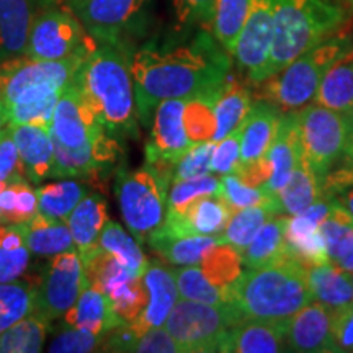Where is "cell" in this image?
<instances>
[{"instance_id": "6da1fadb", "label": "cell", "mask_w": 353, "mask_h": 353, "mask_svg": "<svg viewBox=\"0 0 353 353\" xmlns=\"http://www.w3.org/2000/svg\"><path fill=\"white\" fill-rule=\"evenodd\" d=\"M229 52L208 33L170 50L143 48L131 54L138 117L148 125L154 110L169 99L218 95L231 74Z\"/></svg>"}, {"instance_id": "7a4b0ae2", "label": "cell", "mask_w": 353, "mask_h": 353, "mask_svg": "<svg viewBox=\"0 0 353 353\" xmlns=\"http://www.w3.org/2000/svg\"><path fill=\"white\" fill-rule=\"evenodd\" d=\"M76 83L114 138L138 134V108L128 46L99 43L79 65Z\"/></svg>"}, {"instance_id": "3957f363", "label": "cell", "mask_w": 353, "mask_h": 353, "mask_svg": "<svg viewBox=\"0 0 353 353\" xmlns=\"http://www.w3.org/2000/svg\"><path fill=\"white\" fill-rule=\"evenodd\" d=\"M83 59L39 61L23 54L2 61L0 101L7 110L8 125L50 128L57 100Z\"/></svg>"}, {"instance_id": "277c9868", "label": "cell", "mask_w": 353, "mask_h": 353, "mask_svg": "<svg viewBox=\"0 0 353 353\" xmlns=\"http://www.w3.org/2000/svg\"><path fill=\"white\" fill-rule=\"evenodd\" d=\"M312 301L307 267L286 252L273 262L242 272L228 288L226 303L242 319L286 322Z\"/></svg>"}, {"instance_id": "5b68a950", "label": "cell", "mask_w": 353, "mask_h": 353, "mask_svg": "<svg viewBox=\"0 0 353 353\" xmlns=\"http://www.w3.org/2000/svg\"><path fill=\"white\" fill-rule=\"evenodd\" d=\"M272 3L273 44L265 79L324 43L345 17L341 7L327 0H272Z\"/></svg>"}, {"instance_id": "8992f818", "label": "cell", "mask_w": 353, "mask_h": 353, "mask_svg": "<svg viewBox=\"0 0 353 353\" xmlns=\"http://www.w3.org/2000/svg\"><path fill=\"white\" fill-rule=\"evenodd\" d=\"M350 46L347 38L335 37L311 48L280 72L260 82V100L270 101L281 112H294L304 107L316 97L327 69Z\"/></svg>"}, {"instance_id": "52a82bcc", "label": "cell", "mask_w": 353, "mask_h": 353, "mask_svg": "<svg viewBox=\"0 0 353 353\" xmlns=\"http://www.w3.org/2000/svg\"><path fill=\"white\" fill-rule=\"evenodd\" d=\"M170 183V175L148 162L138 170H118L114 192L123 221L138 242L148 241L149 234L164 221Z\"/></svg>"}, {"instance_id": "ba28073f", "label": "cell", "mask_w": 353, "mask_h": 353, "mask_svg": "<svg viewBox=\"0 0 353 353\" xmlns=\"http://www.w3.org/2000/svg\"><path fill=\"white\" fill-rule=\"evenodd\" d=\"M242 321L229 303L206 304L179 298L164 327L183 353L219 352L221 343L234 324Z\"/></svg>"}, {"instance_id": "9c48e42d", "label": "cell", "mask_w": 353, "mask_h": 353, "mask_svg": "<svg viewBox=\"0 0 353 353\" xmlns=\"http://www.w3.org/2000/svg\"><path fill=\"white\" fill-rule=\"evenodd\" d=\"M97 44L69 8L50 6L34 17L25 56L39 61L83 59Z\"/></svg>"}, {"instance_id": "30bf717a", "label": "cell", "mask_w": 353, "mask_h": 353, "mask_svg": "<svg viewBox=\"0 0 353 353\" xmlns=\"http://www.w3.org/2000/svg\"><path fill=\"white\" fill-rule=\"evenodd\" d=\"M85 286V268L77 249L57 254L44 265L37 283H32L33 312L50 322L59 319L77 303Z\"/></svg>"}, {"instance_id": "8fae6325", "label": "cell", "mask_w": 353, "mask_h": 353, "mask_svg": "<svg viewBox=\"0 0 353 353\" xmlns=\"http://www.w3.org/2000/svg\"><path fill=\"white\" fill-rule=\"evenodd\" d=\"M301 154L314 174L324 180L343 154L347 138V113L309 105L296 113Z\"/></svg>"}, {"instance_id": "7c38bea8", "label": "cell", "mask_w": 353, "mask_h": 353, "mask_svg": "<svg viewBox=\"0 0 353 353\" xmlns=\"http://www.w3.org/2000/svg\"><path fill=\"white\" fill-rule=\"evenodd\" d=\"M151 0H68V8L97 43L128 46L126 39L143 23Z\"/></svg>"}, {"instance_id": "4fadbf2b", "label": "cell", "mask_w": 353, "mask_h": 353, "mask_svg": "<svg viewBox=\"0 0 353 353\" xmlns=\"http://www.w3.org/2000/svg\"><path fill=\"white\" fill-rule=\"evenodd\" d=\"M183 99L161 101L154 110L151 141L145 145V162L162 174H175L176 162L193 144L183 125Z\"/></svg>"}, {"instance_id": "5bb4252c", "label": "cell", "mask_w": 353, "mask_h": 353, "mask_svg": "<svg viewBox=\"0 0 353 353\" xmlns=\"http://www.w3.org/2000/svg\"><path fill=\"white\" fill-rule=\"evenodd\" d=\"M50 131L56 144L79 151L88 148L107 130L72 81L57 100Z\"/></svg>"}, {"instance_id": "9a60e30c", "label": "cell", "mask_w": 353, "mask_h": 353, "mask_svg": "<svg viewBox=\"0 0 353 353\" xmlns=\"http://www.w3.org/2000/svg\"><path fill=\"white\" fill-rule=\"evenodd\" d=\"M273 44V3L272 0H252L249 15L242 26L234 48V57L250 82L265 81V69L270 59Z\"/></svg>"}, {"instance_id": "2e32d148", "label": "cell", "mask_w": 353, "mask_h": 353, "mask_svg": "<svg viewBox=\"0 0 353 353\" xmlns=\"http://www.w3.org/2000/svg\"><path fill=\"white\" fill-rule=\"evenodd\" d=\"M334 309L321 301L307 303L286 321L285 342L293 352H339L332 332Z\"/></svg>"}, {"instance_id": "e0dca14e", "label": "cell", "mask_w": 353, "mask_h": 353, "mask_svg": "<svg viewBox=\"0 0 353 353\" xmlns=\"http://www.w3.org/2000/svg\"><path fill=\"white\" fill-rule=\"evenodd\" d=\"M144 285L148 288V306L139 316V319L131 325L138 335H143L148 329L162 327L167 317L174 309L176 299L180 298L176 288L175 273L162 263H149L143 275Z\"/></svg>"}, {"instance_id": "ac0fdd59", "label": "cell", "mask_w": 353, "mask_h": 353, "mask_svg": "<svg viewBox=\"0 0 353 353\" xmlns=\"http://www.w3.org/2000/svg\"><path fill=\"white\" fill-rule=\"evenodd\" d=\"M19 148L26 180L32 183L54 179V144L50 128L38 125H8Z\"/></svg>"}, {"instance_id": "d6986e66", "label": "cell", "mask_w": 353, "mask_h": 353, "mask_svg": "<svg viewBox=\"0 0 353 353\" xmlns=\"http://www.w3.org/2000/svg\"><path fill=\"white\" fill-rule=\"evenodd\" d=\"M280 108L267 100L252 103L249 113L239 126L241 134V162L250 164L268 156L273 139H275L278 125H280Z\"/></svg>"}, {"instance_id": "ffe728a7", "label": "cell", "mask_w": 353, "mask_h": 353, "mask_svg": "<svg viewBox=\"0 0 353 353\" xmlns=\"http://www.w3.org/2000/svg\"><path fill=\"white\" fill-rule=\"evenodd\" d=\"M272 162V176L262 190L265 195L278 198V193L285 187L293 174L294 165L301 157V141H299V130L296 113L281 114L280 125L273 144L268 151Z\"/></svg>"}, {"instance_id": "44dd1931", "label": "cell", "mask_w": 353, "mask_h": 353, "mask_svg": "<svg viewBox=\"0 0 353 353\" xmlns=\"http://www.w3.org/2000/svg\"><path fill=\"white\" fill-rule=\"evenodd\" d=\"M286 322L242 319L234 324L221 343L219 352L229 353H275L285 342Z\"/></svg>"}, {"instance_id": "7402d4cb", "label": "cell", "mask_w": 353, "mask_h": 353, "mask_svg": "<svg viewBox=\"0 0 353 353\" xmlns=\"http://www.w3.org/2000/svg\"><path fill=\"white\" fill-rule=\"evenodd\" d=\"M37 0H0V63L25 54Z\"/></svg>"}, {"instance_id": "603a6c76", "label": "cell", "mask_w": 353, "mask_h": 353, "mask_svg": "<svg viewBox=\"0 0 353 353\" xmlns=\"http://www.w3.org/2000/svg\"><path fill=\"white\" fill-rule=\"evenodd\" d=\"M108 221L107 201L100 193H87L65 219L82 262L99 249L101 231Z\"/></svg>"}, {"instance_id": "cb8c5ba5", "label": "cell", "mask_w": 353, "mask_h": 353, "mask_svg": "<svg viewBox=\"0 0 353 353\" xmlns=\"http://www.w3.org/2000/svg\"><path fill=\"white\" fill-rule=\"evenodd\" d=\"M15 226L23 237L26 249L37 257L51 259L57 254L77 249L65 221L51 219L38 213L34 218Z\"/></svg>"}, {"instance_id": "d4e9b609", "label": "cell", "mask_w": 353, "mask_h": 353, "mask_svg": "<svg viewBox=\"0 0 353 353\" xmlns=\"http://www.w3.org/2000/svg\"><path fill=\"white\" fill-rule=\"evenodd\" d=\"M63 321L68 327H77L95 335H105L118 325H123L114 314L107 294L92 285L82 290L77 303L65 312Z\"/></svg>"}, {"instance_id": "484cf974", "label": "cell", "mask_w": 353, "mask_h": 353, "mask_svg": "<svg viewBox=\"0 0 353 353\" xmlns=\"http://www.w3.org/2000/svg\"><path fill=\"white\" fill-rule=\"evenodd\" d=\"M316 103L339 113L353 112V46L327 69L317 88Z\"/></svg>"}, {"instance_id": "4316f807", "label": "cell", "mask_w": 353, "mask_h": 353, "mask_svg": "<svg viewBox=\"0 0 353 353\" xmlns=\"http://www.w3.org/2000/svg\"><path fill=\"white\" fill-rule=\"evenodd\" d=\"M250 107H252V99H250L249 87L229 74L223 88H221L218 100H216L214 143L236 131L244 121Z\"/></svg>"}, {"instance_id": "83f0119b", "label": "cell", "mask_w": 353, "mask_h": 353, "mask_svg": "<svg viewBox=\"0 0 353 353\" xmlns=\"http://www.w3.org/2000/svg\"><path fill=\"white\" fill-rule=\"evenodd\" d=\"M307 285L312 299L325 306L339 309L353 301V285L350 273L332 262L307 268Z\"/></svg>"}, {"instance_id": "f1b7e54d", "label": "cell", "mask_w": 353, "mask_h": 353, "mask_svg": "<svg viewBox=\"0 0 353 353\" xmlns=\"http://www.w3.org/2000/svg\"><path fill=\"white\" fill-rule=\"evenodd\" d=\"M283 213L294 216L303 213L309 206L322 198V180L304 161L303 154L294 165L290 180L278 193Z\"/></svg>"}, {"instance_id": "f546056e", "label": "cell", "mask_w": 353, "mask_h": 353, "mask_svg": "<svg viewBox=\"0 0 353 353\" xmlns=\"http://www.w3.org/2000/svg\"><path fill=\"white\" fill-rule=\"evenodd\" d=\"M148 244L167 262L183 267L196 265L203 257L218 244V236H187V237H165L151 232Z\"/></svg>"}, {"instance_id": "4dcf8cb0", "label": "cell", "mask_w": 353, "mask_h": 353, "mask_svg": "<svg viewBox=\"0 0 353 353\" xmlns=\"http://www.w3.org/2000/svg\"><path fill=\"white\" fill-rule=\"evenodd\" d=\"M288 216H273L263 224L252 242L242 252V265L247 268H257L276 260L285 254V229Z\"/></svg>"}, {"instance_id": "1f68e13d", "label": "cell", "mask_w": 353, "mask_h": 353, "mask_svg": "<svg viewBox=\"0 0 353 353\" xmlns=\"http://www.w3.org/2000/svg\"><path fill=\"white\" fill-rule=\"evenodd\" d=\"M87 193L85 185L72 179L41 185L37 188L38 213L51 219L65 221Z\"/></svg>"}, {"instance_id": "d6a6232c", "label": "cell", "mask_w": 353, "mask_h": 353, "mask_svg": "<svg viewBox=\"0 0 353 353\" xmlns=\"http://www.w3.org/2000/svg\"><path fill=\"white\" fill-rule=\"evenodd\" d=\"M273 216H278V213L267 205L249 206L236 211L229 219L226 229L218 236V244H229L242 254L263 224Z\"/></svg>"}, {"instance_id": "836d02e7", "label": "cell", "mask_w": 353, "mask_h": 353, "mask_svg": "<svg viewBox=\"0 0 353 353\" xmlns=\"http://www.w3.org/2000/svg\"><path fill=\"white\" fill-rule=\"evenodd\" d=\"M50 321L32 312L0 334V353L41 352Z\"/></svg>"}, {"instance_id": "e575fe53", "label": "cell", "mask_w": 353, "mask_h": 353, "mask_svg": "<svg viewBox=\"0 0 353 353\" xmlns=\"http://www.w3.org/2000/svg\"><path fill=\"white\" fill-rule=\"evenodd\" d=\"M250 7H252V0H216L211 32L216 41L229 54H234L236 41L249 15Z\"/></svg>"}, {"instance_id": "d590c367", "label": "cell", "mask_w": 353, "mask_h": 353, "mask_svg": "<svg viewBox=\"0 0 353 353\" xmlns=\"http://www.w3.org/2000/svg\"><path fill=\"white\" fill-rule=\"evenodd\" d=\"M203 275L211 285L228 294L231 286L242 273V255L229 244H216L198 263Z\"/></svg>"}, {"instance_id": "8d00e7d4", "label": "cell", "mask_w": 353, "mask_h": 353, "mask_svg": "<svg viewBox=\"0 0 353 353\" xmlns=\"http://www.w3.org/2000/svg\"><path fill=\"white\" fill-rule=\"evenodd\" d=\"M30 255L15 224H0V283L19 280L28 270Z\"/></svg>"}, {"instance_id": "74e56055", "label": "cell", "mask_w": 353, "mask_h": 353, "mask_svg": "<svg viewBox=\"0 0 353 353\" xmlns=\"http://www.w3.org/2000/svg\"><path fill=\"white\" fill-rule=\"evenodd\" d=\"M100 249L107 250V252L113 254L118 257L128 268L136 275H144L145 268H148V260H145L143 250H141L139 242L128 234L118 223L108 221L105 224L103 231H101Z\"/></svg>"}, {"instance_id": "f35d334b", "label": "cell", "mask_w": 353, "mask_h": 353, "mask_svg": "<svg viewBox=\"0 0 353 353\" xmlns=\"http://www.w3.org/2000/svg\"><path fill=\"white\" fill-rule=\"evenodd\" d=\"M0 210L3 224H20L38 214L37 188L28 180L6 183L0 192Z\"/></svg>"}, {"instance_id": "ab89813d", "label": "cell", "mask_w": 353, "mask_h": 353, "mask_svg": "<svg viewBox=\"0 0 353 353\" xmlns=\"http://www.w3.org/2000/svg\"><path fill=\"white\" fill-rule=\"evenodd\" d=\"M218 95H196L185 100L183 125L192 143L213 141L216 132L214 107Z\"/></svg>"}, {"instance_id": "60d3db41", "label": "cell", "mask_w": 353, "mask_h": 353, "mask_svg": "<svg viewBox=\"0 0 353 353\" xmlns=\"http://www.w3.org/2000/svg\"><path fill=\"white\" fill-rule=\"evenodd\" d=\"M218 195L223 198L232 214L239 210L249 208V206H257V205L272 206L278 214H285L283 206H281L280 203V198L265 195L262 188L247 187L245 183L241 182L239 176L234 174V172L232 174H226L221 176Z\"/></svg>"}, {"instance_id": "b9f144b4", "label": "cell", "mask_w": 353, "mask_h": 353, "mask_svg": "<svg viewBox=\"0 0 353 353\" xmlns=\"http://www.w3.org/2000/svg\"><path fill=\"white\" fill-rule=\"evenodd\" d=\"M319 229L324 237L330 262L335 263L345 257L353 245V219L334 198L330 213L322 221Z\"/></svg>"}, {"instance_id": "7bdbcfd3", "label": "cell", "mask_w": 353, "mask_h": 353, "mask_svg": "<svg viewBox=\"0 0 353 353\" xmlns=\"http://www.w3.org/2000/svg\"><path fill=\"white\" fill-rule=\"evenodd\" d=\"M33 312V288L30 281L0 283V334Z\"/></svg>"}, {"instance_id": "ee69618b", "label": "cell", "mask_w": 353, "mask_h": 353, "mask_svg": "<svg viewBox=\"0 0 353 353\" xmlns=\"http://www.w3.org/2000/svg\"><path fill=\"white\" fill-rule=\"evenodd\" d=\"M110 303L114 314L123 324H132L139 319L143 311L148 306L149 294L145 288L143 276H132L126 283L118 286L108 294Z\"/></svg>"}, {"instance_id": "f6af8a7d", "label": "cell", "mask_w": 353, "mask_h": 353, "mask_svg": "<svg viewBox=\"0 0 353 353\" xmlns=\"http://www.w3.org/2000/svg\"><path fill=\"white\" fill-rule=\"evenodd\" d=\"M180 298L206 304H224L226 294L206 280L201 268L196 265H183L174 270Z\"/></svg>"}, {"instance_id": "bcb514c9", "label": "cell", "mask_w": 353, "mask_h": 353, "mask_svg": "<svg viewBox=\"0 0 353 353\" xmlns=\"http://www.w3.org/2000/svg\"><path fill=\"white\" fill-rule=\"evenodd\" d=\"M219 179L214 174H208L196 179L172 180V187L167 195V211H182L188 208L193 201L205 195L218 192Z\"/></svg>"}, {"instance_id": "7dc6e473", "label": "cell", "mask_w": 353, "mask_h": 353, "mask_svg": "<svg viewBox=\"0 0 353 353\" xmlns=\"http://www.w3.org/2000/svg\"><path fill=\"white\" fill-rule=\"evenodd\" d=\"M105 335H95L92 332H87V330L64 325V330H61V332L52 339L48 350L52 353L97 352L101 350V347H103Z\"/></svg>"}, {"instance_id": "c3c4849f", "label": "cell", "mask_w": 353, "mask_h": 353, "mask_svg": "<svg viewBox=\"0 0 353 353\" xmlns=\"http://www.w3.org/2000/svg\"><path fill=\"white\" fill-rule=\"evenodd\" d=\"M214 145V141L193 144L176 162L174 180L196 179V176L211 174V157H213Z\"/></svg>"}, {"instance_id": "681fc988", "label": "cell", "mask_w": 353, "mask_h": 353, "mask_svg": "<svg viewBox=\"0 0 353 353\" xmlns=\"http://www.w3.org/2000/svg\"><path fill=\"white\" fill-rule=\"evenodd\" d=\"M17 180H26V175L19 148L13 139L10 126L7 125L0 131V182L10 183Z\"/></svg>"}, {"instance_id": "f907efd6", "label": "cell", "mask_w": 353, "mask_h": 353, "mask_svg": "<svg viewBox=\"0 0 353 353\" xmlns=\"http://www.w3.org/2000/svg\"><path fill=\"white\" fill-rule=\"evenodd\" d=\"M216 0H174L176 25L180 28L190 25H200L211 28L214 17Z\"/></svg>"}, {"instance_id": "816d5d0a", "label": "cell", "mask_w": 353, "mask_h": 353, "mask_svg": "<svg viewBox=\"0 0 353 353\" xmlns=\"http://www.w3.org/2000/svg\"><path fill=\"white\" fill-rule=\"evenodd\" d=\"M241 162V134L239 128L216 143L211 157V174H232Z\"/></svg>"}, {"instance_id": "f5cc1de1", "label": "cell", "mask_w": 353, "mask_h": 353, "mask_svg": "<svg viewBox=\"0 0 353 353\" xmlns=\"http://www.w3.org/2000/svg\"><path fill=\"white\" fill-rule=\"evenodd\" d=\"M131 352H143V353H180L182 348L174 341V337L167 332V329L152 327L148 329L143 335L136 339Z\"/></svg>"}, {"instance_id": "db71d44e", "label": "cell", "mask_w": 353, "mask_h": 353, "mask_svg": "<svg viewBox=\"0 0 353 353\" xmlns=\"http://www.w3.org/2000/svg\"><path fill=\"white\" fill-rule=\"evenodd\" d=\"M332 332L339 352H353V301L334 309Z\"/></svg>"}, {"instance_id": "11a10c76", "label": "cell", "mask_w": 353, "mask_h": 353, "mask_svg": "<svg viewBox=\"0 0 353 353\" xmlns=\"http://www.w3.org/2000/svg\"><path fill=\"white\" fill-rule=\"evenodd\" d=\"M272 162L270 157L265 156L260 161L250 162V164H239L237 169L234 170V174L239 176L242 183H245L247 187L252 188H262L265 183L270 180L272 176Z\"/></svg>"}, {"instance_id": "9f6ffc18", "label": "cell", "mask_w": 353, "mask_h": 353, "mask_svg": "<svg viewBox=\"0 0 353 353\" xmlns=\"http://www.w3.org/2000/svg\"><path fill=\"white\" fill-rule=\"evenodd\" d=\"M353 187V165L345 164L342 169L329 172L322 180V196L334 198V195L343 192V190Z\"/></svg>"}, {"instance_id": "6f0895ef", "label": "cell", "mask_w": 353, "mask_h": 353, "mask_svg": "<svg viewBox=\"0 0 353 353\" xmlns=\"http://www.w3.org/2000/svg\"><path fill=\"white\" fill-rule=\"evenodd\" d=\"M343 154H345L347 164L353 165V112L347 113V138L343 145Z\"/></svg>"}, {"instance_id": "680465c9", "label": "cell", "mask_w": 353, "mask_h": 353, "mask_svg": "<svg viewBox=\"0 0 353 353\" xmlns=\"http://www.w3.org/2000/svg\"><path fill=\"white\" fill-rule=\"evenodd\" d=\"M334 200L337 201L339 205H341L353 219V187H348L343 190V192H341V195H339L337 198H334Z\"/></svg>"}, {"instance_id": "91938a15", "label": "cell", "mask_w": 353, "mask_h": 353, "mask_svg": "<svg viewBox=\"0 0 353 353\" xmlns=\"http://www.w3.org/2000/svg\"><path fill=\"white\" fill-rule=\"evenodd\" d=\"M335 265H337V267H341L342 270H345L348 273L353 272V245H352V249L347 252L345 257H342L341 260H339V262H335Z\"/></svg>"}, {"instance_id": "94428289", "label": "cell", "mask_w": 353, "mask_h": 353, "mask_svg": "<svg viewBox=\"0 0 353 353\" xmlns=\"http://www.w3.org/2000/svg\"><path fill=\"white\" fill-rule=\"evenodd\" d=\"M8 125V114H7V110L3 107V103L0 101V131L3 130Z\"/></svg>"}, {"instance_id": "6125c7cd", "label": "cell", "mask_w": 353, "mask_h": 353, "mask_svg": "<svg viewBox=\"0 0 353 353\" xmlns=\"http://www.w3.org/2000/svg\"><path fill=\"white\" fill-rule=\"evenodd\" d=\"M50 6H63V3H68V0H46Z\"/></svg>"}, {"instance_id": "be15d7a7", "label": "cell", "mask_w": 353, "mask_h": 353, "mask_svg": "<svg viewBox=\"0 0 353 353\" xmlns=\"http://www.w3.org/2000/svg\"><path fill=\"white\" fill-rule=\"evenodd\" d=\"M6 187V183L0 182V192H2V188ZM0 224H3V218H2V210H0Z\"/></svg>"}, {"instance_id": "e7e4bbea", "label": "cell", "mask_w": 353, "mask_h": 353, "mask_svg": "<svg viewBox=\"0 0 353 353\" xmlns=\"http://www.w3.org/2000/svg\"><path fill=\"white\" fill-rule=\"evenodd\" d=\"M347 3H350V6H353V0H345Z\"/></svg>"}, {"instance_id": "03108f58", "label": "cell", "mask_w": 353, "mask_h": 353, "mask_svg": "<svg viewBox=\"0 0 353 353\" xmlns=\"http://www.w3.org/2000/svg\"><path fill=\"white\" fill-rule=\"evenodd\" d=\"M350 280H352V285H353V272L350 273Z\"/></svg>"}]
</instances>
